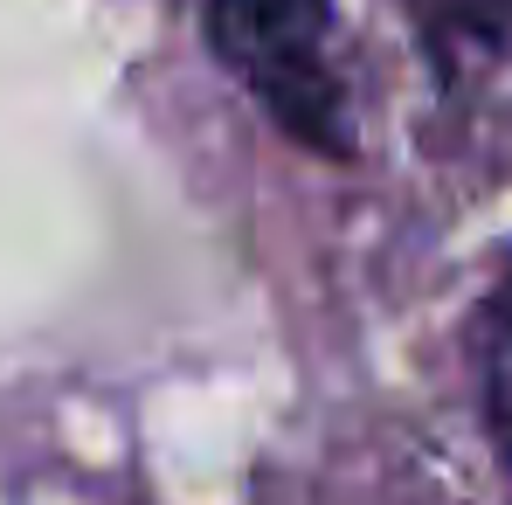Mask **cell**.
Segmentation results:
<instances>
[{"mask_svg": "<svg viewBox=\"0 0 512 505\" xmlns=\"http://www.w3.org/2000/svg\"><path fill=\"white\" fill-rule=\"evenodd\" d=\"M208 42L277 132L326 160L353 153L346 90L333 70V0H208Z\"/></svg>", "mask_w": 512, "mask_h": 505, "instance_id": "obj_1", "label": "cell"}, {"mask_svg": "<svg viewBox=\"0 0 512 505\" xmlns=\"http://www.w3.org/2000/svg\"><path fill=\"white\" fill-rule=\"evenodd\" d=\"M478 388H485V429L499 443V464L512 471V263L478 319Z\"/></svg>", "mask_w": 512, "mask_h": 505, "instance_id": "obj_2", "label": "cell"}, {"mask_svg": "<svg viewBox=\"0 0 512 505\" xmlns=\"http://www.w3.org/2000/svg\"><path fill=\"white\" fill-rule=\"evenodd\" d=\"M416 21L429 28V42L443 56H471V49H492L512 21V0H409Z\"/></svg>", "mask_w": 512, "mask_h": 505, "instance_id": "obj_3", "label": "cell"}]
</instances>
